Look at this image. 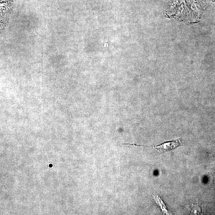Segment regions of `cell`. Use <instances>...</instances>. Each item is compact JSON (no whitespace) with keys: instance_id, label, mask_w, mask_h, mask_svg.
<instances>
[{"instance_id":"obj_2","label":"cell","mask_w":215,"mask_h":215,"mask_svg":"<svg viewBox=\"0 0 215 215\" xmlns=\"http://www.w3.org/2000/svg\"><path fill=\"white\" fill-rule=\"evenodd\" d=\"M154 199L156 202V203L161 208V210L163 211V212L164 214H167V210L166 209V206L165 204L164 203H163V201L161 200V198L159 197L158 196L156 195V196H154Z\"/></svg>"},{"instance_id":"obj_3","label":"cell","mask_w":215,"mask_h":215,"mask_svg":"<svg viewBox=\"0 0 215 215\" xmlns=\"http://www.w3.org/2000/svg\"><path fill=\"white\" fill-rule=\"evenodd\" d=\"M191 211L194 214H200L201 213V209L198 205H193L192 206Z\"/></svg>"},{"instance_id":"obj_1","label":"cell","mask_w":215,"mask_h":215,"mask_svg":"<svg viewBox=\"0 0 215 215\" xmlns=\"http://www.w3.org/2000/svg\"><path fill=\"white\" fill-rule=\"evenodd\" d=\"M126 145L135 146H142L146 147H151L155 148L160 152L163 153L174 150V149L182 145V140L180 139L173 140L172 141H167L159 145L148 146H146L134 144V143H126Z\"/></svg>"}]
</instances>
